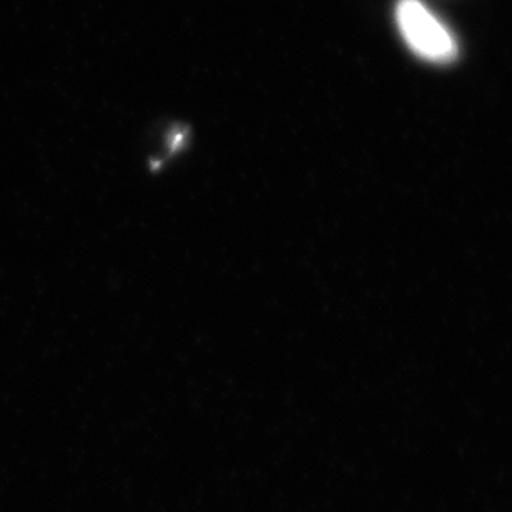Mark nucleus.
I'll use <instances>...</instances> for the list:
<instances>
[{
	"mask_svg": "<svg viewBox=\"0 0 512 512\" xmlns=\"http://www.w3.org/2000/svg\"><path fill=\"white\" fill-rule=\"evenodd\" d=\"M396 20L406 44L421 59L438 64L456 59L454 35L421 0H399Z\"/></svg>",
	"mask_w": 512,
	"mask_h": 512,
	"instance_id": "nucleus-1",
	"label": "nucleus"
}]
</instances>
